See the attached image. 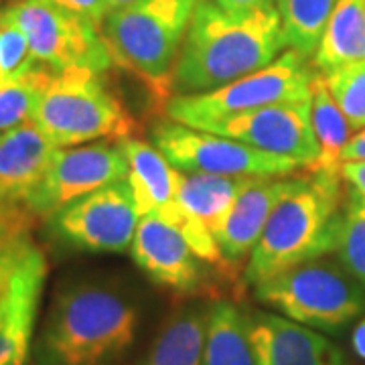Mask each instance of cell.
<instances>
[{"mask_svg":"<svg viewBox=\"0 0 365 365\" xmlns=\"http://www.w3.org/2000/svg\"><path fill=\"white\" fill-rule=\"evenodd\" d=\"M287 49L276 4L225 9L215 0L197 2L170 90L177 96L220 90L270 66Z\"/></svg>","mask_w":365,"mask_h":365,"instance_id":"1","label":"cell"},{"mask_svg":"<svg viewBox=\"0 0 365 365\" xmlns=\"http://www.w3.org/2000/svg\"><path fill=\"white\" fill-rule=\"evenodd\" d=\"M347 205L339 173L297 177L280 199L244 270V284L258 287L276 274L337 252Z\"/></svg>","mask_w":365,"mask_h":365,"instance_id":"2","label":"cell"},{"mask_svg":"<svg viewBox=\"0 0 365 365\" xmlns=\"http://www.w3.org/2000/svg\"><path fill=\"white\" fill-rule=\"evenodd\" d=\"M138 323L136 304L116 287L61 288L35 345V365H116L136 339Z\"/></svg>","mask_w":365,"mask_h":365,"instance_id":"3","label":"cell"},{"mask_svg":"<svg viewBox=\"0 0 365 365\" xmlns=\"http://www.w3.org/2000/svg\"><path fill=\"white\" fill-rule=\"evenodd\" d=\"M102 76L88 69L47 67L31 120L55 148L134 136L136 120Z\"/></svg>","mask_w":365,"mask_h":365,"instance_id":"4","label":"cell"},{"mask_svg":"<svg viewBox=\"0 0 365 365\" xmlns=\"http://www.w3.org/2000/svg\"><path fill=\"white\" fill-rule=\"evenodd\" d=\"M195 6L189 0H138L110 11L102 23V37L114 66L136 73L153 90H170Z\"/></svg>","mask_w":365,"mask_h":365,"instance_id":"5","label":"cell"},{"mask_svg":"<svg viewBox=\"0 0 365 365\" xmlns=\"http://www.w3.org/2000/svg\"><path fill=\"white\" fill-rule=\"evenodd\" d=\"M314 71L311 59L287 49L270 66L235 79L220 90L170 98L165 102V114L179 124L205 130L215 122L266 106L309 100Z\"/></svg>","mask_w":365,"mask_h":365,"instance_id":"6","label":"cell"},{"mask_svg":"<svg viewBox=\"0 0 365 365\" xmlns=\"http://www.w3.org/2000/svg\"><path fill=\"white\" fill-rule=\"evenodd\" d=\"M264 307L311 329L337 333L365 313V288L345 268L313 260L254 287Z\"/></svg>","mask_w":365,"mask_h":365,"instance_id":"7","label":"cell"},{"mask_svg":"<svg viewBox=\"0 0 365 365\" xmlns=\"http://www.w3.org/2000/svg\"><path fill=\"white\" fill-rule=\"evenodd\" d=\"M6 13L23 29L35 59L55 71L88 69L106 73L114 66L102 29L51 0H14Z\"/></svg>","mask_w":365,"mask_h":365,"instance_id":"8","label":"cell"},{"mask_svg":"<svg viewBox=\"0 0 365 365\" xmlns=\"http://www.w3.org/2000/svg\"><path fill=\"white\" fill-rule=\"evenodd\" d=\"M150 140L175 169L211 175L288 177L299 163L237 143L207 130H197L175 120H160L150 130Z\"/></svg>","mask_w":365,"mask_h":365,"instance_id":"9","label":"cell"},{"mask_svg":"<svg viewBox=\"0 0 365 365\" xmlns=\"http://www.w3.org/2000/svg\"><path fill=\"white\" fill-rule=\"evenodd\" d=\"M130 250L132 260L155 284L179 297H213L217 300L223 288L240 287L223 274H213L215 266L199 258L187 240L155 213L140 215Z\"/></svg>","mask_w":365,"mask_h":365,"instance_id":"10","label":"cell"},{"mask_svg":"<svg viewBox=\"0 0 365 365\" xmlns=\"http://www.w3.org/2000/svg\"><path fill=\"white\" fill-rule=\"evenodd\" d=\"M128 177V160L120 140L57 148L39 185L25 203L41 220H51L69 203Z\"/></svg>","mask_w":365,"mask_h":365,"instance_id":"11","label":"cell"},{"mask_svg":"<svg viewBox=\"0 0 365 365\" xmlns=\"http://www.w3.org/2000/svg\"><path fill=\"white\" fill-rule=\"evenodd\" d=\"M140 213L130 182H112L69 203L51 217L53 234L73 248L93 254H122L130 250Z\"/></svg>","mask_w":365,"mask_h":365,"instance_id":"12","label":"cell"},{"mask_svg":"<svg viewBox=\"0 0 365 365\" xmlns=\"http://www.w3.org/2000/svg\"><path fill=\"white\" fill-rule=\"evenodd\" d=\"M205 130L234 138L268 155L290 158L307 170L313 169L321 155L313 130L311 98L304 102L266 106L215 122Z\"/></svg>","mask_w":365,"mask_h":365,"instance_id":"13","label":"cell"},{"mask_svg":"<svg viewBox=\"0 0 365 365\" xmlns=\"http://www.w3.org/2000/svg\"><path fill=\"white\" fill-rule=\"evenodd\" d=\"M248 325L258 365H349L333 341L287 317L254 311Z\"/></svg>","mask_w":365,"mask_h":365,"instance_id":"14","label":"cell"},{"mask_svg":"<svg viewBox=\"0 0 365 365\" xmlns=\"http://www.w3.org/2000/svg\"><path fill=\"white\" fill-rule=\"evenodd\" d=\"M294 179L254 177L242 191V195L237 197L234 207L230 209L222 227L215 234L217 248L230 268L237 270L246 258L250 260L272 211L292 189Z\"/></svg>","mask_w":365,"mask_h":365,"instance_id":"15","label":"cell"},{"mask_svg":"<svg viewBox=\"0 0 365 365\" xmlns=\"http://www.w3.org/2000/svg\"><path fill=\"white\" fill-rule=\"evenodd\" d=\"M45 278L47 262L37 248L19 266L2 300L4 317L0 329V365L26 364Z\"/></svg>","mask_w":365,"mask_h":365,"instance_id":"16","label":"cell"},{"mask_svg":"<svg viewBox=\"0 0 365 365\" xmlns=\"http://www.w3.org/2000/svg\"><path fill=\"white\" fill-rule=\"evenodd\" d=\"M33 120L4 132L0 140V201H25L55 155Z\"/></svg>","mask_w":365,"mask_h":365,"instance_id":"17","label":"cell"},{"mask_svg":"<svg viewBox=\"0 0 365 365\" xmlns=\"http://www.w3.org/2000/svg\"><path fill=\"white\" fill-rule=\"evenodd\" d=\"M120 146L128 160V182L140 215L160 213L177 203L181 170L175 169L155 144L122 138Z\"/></svg>","mask_w":365,"mask_h":365,"instance_id":"18","label":"cell"},{"mask_svg":"<svg viewBox=\"0 0 365 365\" xmlns=\"http://www.w3.org/2000/svg\"><path fill=\"white\" fill-rule=\"evenodd\" d=\"M254 177L248 175H211L181 170L177 187V203L201 223L207 225L215 237L225 215L234 207L237 197Z\"/></svg>","mask_w":365,"mask_h":365,"instance_id":"19","label":"cell"},{"mask_svg":"<svg viewBox=\"0 0 365 365\" xmlns=\"http://www.w3.org/2000/svg\"><path fill=\"white\" fill-rule=\"evenodd\" d=\"M201 365H258L248 314L232 300L217 299L209 304Z\"/></svg>","mask_w":365,"mask_h":365,"instance_id":"20","label":"cell"},{"mask_svg":"<svg viewBox=\"0 0 365 365\" xmlns=\"http://www.w3.org/2000/svg\"><path fill=\"white\" fill-rule=\"evenodd\" d=\"M365 61V0H339L327 23L313 66L321 73Z\"/></svg>","mask_w":365,"mask_h":365,"instance_id":"21","label":"cell"},{"mask_svg":"<svg viewBox=\"0 0 365 365\" xmlns=\"http://www.w3.org/2000/svg\"><path fill=\"white\" fill-rule=\"evenodd\" d=\"M209 307H187L173 314L138 365H201Z\"/></svg>","mask_w":365,"mask_h":365,"instance_id":"22","label":"cell"},{"mask_svg":"<svg viewBox=\"0 0 365 365\" xmlns=\"http://www.w3.org/2000/svg\"><path fill=\"white\" fill-rule=\"evenodd\" d=\"M311 118L321 155L309 173H339L341 153L351 140L353 126L327 86L325 73L314 71L311 79Z\"/></svg>","mask_w":365,"mask_h":365,"instance_id":"23","label":"cell"},{"mask_svg":"<svg viewBox=\"0 0 365 365\" xmlns=\"http://www.w3.org/2000/svg\"><path fill=\"white\" fill-rule=\"evenodd\" d=\"M339 0H276L287 49L314 57Z\"/></svg>","mask_w":365,"mask_h":365,"instance_id":"24","label":"cell"},{"mask_svg":"<svg viewBox=\"0 0 365 365\" xmlns=\"http://www.w3.org/2000/svg\"><path fill=\"white\" fill-rule=\"evenodd\" d=\"M47 66L31 69L25 78L4 81L0 86V132L13 130L25 124L33 116V108L39 98L41 83L45 78Z\"/></svg>","mask_w":365,"mask_h":365,"instance_id":"25","label":"cell"},{"mask_svg":"<svg viewBox=\"0 0 365 365\" xmlns=\"http://www.w3.org/2000/svg\"><path fill=\"white\" fill-rule=\"evenodd\" d=\"M337 258L341 266L365 288V201L349 191Z\"/></svg>","mask_w":365,"mask_h":365,"instance_id":"26","label":"cell"},{"mask_svg":"<svg viewBox=\"0 0 365 365\" xmlns=\"http://www.w3.org/2000/svg\"><path fill=\"white\" fill-rule=\"evenodd\" d=\"M327 86L353 130L365 128V61L325 73Z\"/></svg>","mask_w":365,"mask_h":365,"instance_id":"27","label":"cell"},{"mask_svg":"<svg viewBox=\"0 0 365 365\" xmlns=\"http://www.w3.org/2000/svg\"><path fill=\"white\" fill-rule=\"evenodd\" d=\"M37 66L39 61L31 51L23 29L14 23L9 13H4V19L0 23V71L4 81L25 78Z\"/></svg>","mask_w":365,"mask_h":365,"instance_id":"28","label":"cell"},{"mask_svg":"<svg viewBox=\"0 0 365 365\" xmlns=\"http://www.w3.org/2000/svg\"><path fill=\"white\" fill-rule=\"evenodd\" d=\"M51 2L61 6V9H66L69 13L78 14L81 19L90 21L91 25H96L98 29H102V23L110 13L106 0H51Z\"/></svg>","mask_w":365,"mask_h":365,"instance_id":"29","label":"cell"},{"mask_svg":"<svg viewBox=\"0 0 365 365\" xmlns=\"http://www.w3.org/2000/svg\"><path fill=\"white\" fill-rule=\"evenodd\" d=\"M341 179L347 187V191L365 201V163L364 160H349L341 165Z\"/></svg>","mask_w":365,"mask_h":365,"instance_id":"30","label":"cell"},{"mask_svg":"<svg viewBox=\"0 0 365 365\" xmlns=\"http://www.w3.org/2000/svg\"><path fill=\"white\" fill-rule=\"evenodd\" d=\"M349 160H364L365 163V128H361L355 136H351V140L347 143V146L341 153V165L349 163Z\"/></svg>","mask_w":365,"mask_h":365,"instance_id":"31","label":"cell"},{"mask_svg":"<svg viewBox=\"0 0 365 365\" xmlns=\"http://www.w3.org/2000/svg\"><path fill=\"white\" fill-rule=\"evenodd\" d=\"M351 347L359 359H365V319L359 321L351 333Z\"/></svg>","mask_w":365,"mask_h":365,"instance_id":"32","label":"cell"},{"mask_svg":"<svg viewBox=\"0 0 365 365\" xmlns=\"http://www.w3.org/2000/svg\"><path fill=\"white\" fill-rule=\"evenodd\" d=\"M225 9H258V6H268L276 4V0H215Z\"/></svg>","mask_w":365,"mask_h":365,"instance_id":"33","label":"cell"},{"mask_svg":"<svg viewBox=\"0 0 365 365\" xmlns=\"http://www.w3.org/2000/svg\"><path fill=\"white\" fill-rule=\"evenodd\" d=\"M106 2H108V9H110V11H118V9H124V6L136 4L138 0H106Z\"/></svg>","mask_w":365,"mask_h":365,"instance_id":"34","label":"cell"},{"mask_svg":"<svg viewBox=\"0 0 365 365\" xmlns=\"http://www.w3.org/2000/svg\"><path fill=\"white\" fill-rule=\"evenodd\" d=\"M4 13H6V9L2 6V0H0V23H2V19H4Z\"/></svg>","mask_w":365,"mask_h":365,"instance_id":"35","label":"cell"},{"mask_svg":"<svg viewBox=\"0 0 365 365\" xmlns=\"http://www.w3.org/2000/svg\"><path fill=\"white\" fill-rule=\"evenodd\" d=\"M4 83V78H2V71H0V86Z\"/></svg>","mask_w":365,"mask_h":365,"instance_id":"36","label":"cell"},{"mask_svg":"<svg viewBox=\"0 0 365 365\" xmlns=\"http://www.w3.org/2000/svg\"><path fill=\"white\" fill-rule=\"evenodd\" d=\"M189 2H195V4H197V2H201V0H189Z\"/></svg>","mask_w":365,"mask_h":365,"instance_id":"37","label":"cell"},{"mask_svg":"<svg viewBox=\"0 0 365 365\" xmlns=\"http://www.w3.org/2000/svg\"><path fill=\"white\" fill-rule=\"evenodd\" d=\"M0 140H2V132H0Z\"/></svg>","mask_w":365,"mask_h":365,"instance_id":"38","label":"cell"}]
</instances>
